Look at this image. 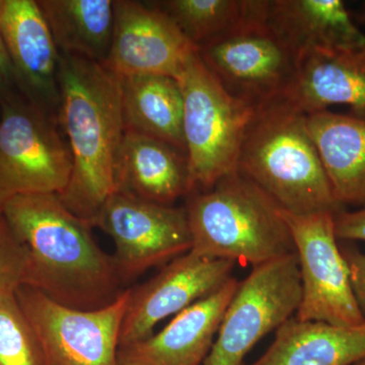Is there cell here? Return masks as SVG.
Returning a JSON list of instances; mask_svg holds the SVG:
<instances>
[{
    "mask_svg": "<svg viewBox=\"0 0 365 365\" xmlns=\"http://www.w3.org/2000/svg\"><path fill=\"white\" fill-rule=\"evenodd\" d=\"M93 227L101 228L114 242L113 259L124 284L192 249L186 209L120 192L108 199Z\"/></svg>",
    "mask_w": 365,
    "mask_h": 365,
    "instance_id": "11",
    "label": "cell"
},
{
    "mask_svg": "<svg viewBox=\"0 0 365 365\" xmlns=\"http://www.w3.org/2000/svg\"><path fill=\"white\" fill-rule=\"evenodd\" d=\"M352 365H365V357L364 359L359 360V361H357L356 364Z\"/></svg>",
    "mask_w": 365,
    "mask_h": 365,
    "instance_id": "30",
    "label": "cell"
},
{
    "mask_svg": "<svg viewBox=\"0 0 365 365\" xmlns=\"http://www.w3.org/2000/svg\"><path fill=\"white\" fill-rule=\"evenodd\" d=\"M355 21L357 23L362 24V25L365 26V2L362 4L361 9H360L359 16H356Z\"/></svg>",
    "mask_w": 365,
    "mask_h": 365,
    "instance_id": "29",
    "label": "cell"
},
{
    "mask_svg": "<svg viewBox=\"0 0 365 365\" xmlns=\"http://www.w3.org/2000/svg\"><path fill=\"white\" fill-rule=\"evenodd\" d=\"M237 173L287 212L337 215L345 210L334 196L307 115L283 98L255 110Z\"/></svg>",
    "mask_w": 365,
    "mask_h": 365,
    "instance_id": "3",
    "label": "cell"
},
{
    "mask_svg": "<svg viewBox=\"0 0 365 365\" xmlns=\"http://www.w3.org/2000/svg\"><path fill=\"white\" fill-rule=\"evenodd\" d=\"M59 121L72 158L60 200L93 227L116 193L115 172L125 134L121 78L103 64L60 54Z\"/></svg>",
    "mask_w": 365,
    "mask_h": 365,
    "instance_id": "2",
    "label": "cell"
},
{
    "mask_svg": "<svg viewBox=\"0 0 365 365\" xmlns=\"http://www.w3.org/2000/svg\"><path fill=\"white\" fill-rule=\"evenodd\" d=\"M60 54L104 64L111 49L115 0H40Z\"/></svg>",
    "mask_w": 365,
    "mask_h": 365,
    "instance_id": "22",
    "label": "cell"
},
{
    "mask_svg": "<svg viewBox=\"0 0 365 365\" xmlns=\"http://www.w3.org/2000/svg\"><path fill=\"white\" fill-rule=\"evenodd\" d=\"M151 4L199 48L260 14L264 0H163Z\"/></svg>",
    "mask_w": 365,
    "mask_h": 365,
    "instance_id": "23",
    "label": "cell"
},
{
    "mask_svg": "<svg viewBox=\"0 0 365 365\" xmlns=\"http://www.w3.org/2000/svg\"><path fill=\"white\" fill-rule=\"evenodd\" d=\"M282 211L299 260L302 294L295 318L341 328L364 325L349 268L335 234L334 213Z\"/></svg>",
    "mask_w": 365,
    "mask_h": 365,
    "instance_id": "9",
    "label": "cell"
},
{
    "mask_svg": "<svg viewBox=\"0 0 365 365\" xmlns=\"http://www.w3.org/2000/svg\"><path fill=\"white\" fill-rule=\"evenodd\" d=\"M239 283L230 277L220 289L176 314L160 332L120 347L119 364H202Z\"/></svg>",
    "mask_w": 365,
    "mask_h": 365,
    "instance_id": "15",
    "label": "cell"
},
{
    "mask_svg": "<svg viewBox=\"0 0 365 365\" xmlns=\"http://www.w3.org/2000/svg\"><path fill=\"white\" fill-rule=\"evenodd\" d=\"M177 81L184 103L182 131L191 193L206 191L237 173L245 132L256 109L228 95L198 51Z\"/></svg>",
    "mask_w": 365,
    "mask_h": 365,
    "instance_id": "5",
    "label": "cell"
},
{
    "mask_svg": "<svg viewBox=\"0 0 365 365\" xmlns=\"http://www.w3.org/2000/svg\"><path fill=\"white\" fill-rule=\"evenodd\" d=\"M283 100L309 115L335 105L365 117V48L309 53L299 60Z\"/></svg>",
    "mask_w": 365,
    "mask_h": 365,
    "instance_id": "18",
    "label": "cell"
},
{
    "mask_svg": "<svg viewBox=\"0 0 365 365\" xmlns=\"http://www.w3.org/2000/svg\"><path fill=\"white\" fill-rule=\"evenodd\" d=\"M302 294L297 253L253 267L240 281L201 365H242L262 338L297 314Z\"/></svg>",
    "mask_w": 365,
    "mask_h": 365,
    "instance_id": "8",
    "label": "cell"
},
{
    "mask_svg": "<svg viewBox=\"0 0 365 365\" xmlns=\"http://www.w3.org/2000/svg\"><path fill=\"white\" fill-rule=\"evenodd\" d=\"M338 241L365 242V208L342 210L334 216Z\"/></svg>",
    "mask_w": 365,
    "mask_h": 365,
    "instance_id": "27",
    "label": "cell"
},
{
    "mask_svg": "<svg viewBox=\"0 0 365 365\" xmlns=\"http://www.w3.org/2000/svg\"><path fill=\"white\" fill-rule=\"evenodd\" d=\"M71 170V150L51 113L20 91L0 97V212L16 197L60 195Z\"/></svg>",
    "mask_w": 365,
    "mask_h": 365,
    "instance_id": "6",
    "label": "cell"
},
{
    "mask_svg": "<svg viewBox=\"0 0 365 365\" xmlns=\"http://www.w3.org/2000/svg\"><path fill=\"white\" fill-rule=\"evenodd\" d=\"M265 21L299 60L317 51L365 48V33L342 0H266Z\"/></svg>",
    "mask_w": 365,
    "mask_h": 365,
    "instance_id": "16",
    "label": "cell"
},
{
    "mask_svg": "<svg viewBox=\"0 0 365 365\" xmlns=\"http://www.w3.org/2000/svg\"><path fill=\"white\" fill-rule=\"evenodd\" d=\"M16 91L20 90L16 72L0 35V97Z\"/></svg>",
    "mask_w": 365,
    "mask_h": 365,
    "instance_id": "28",
    "label": "cell"
},
{
    "mask_svg": "<svg viewBox=\"0 0 365 365\" xmlns=\"http://www.w3.org/2000/svg\"><path fill=\"white\" fill-rule=\"evenodd\" d=\"M2 215L28 256L26 287L71 309H102L123 294L113 256L98 246L91 225L57 194L19 196Z\"/></svg>",
    "mask_w": 365,
    "mask_h": 365,
    "instance_id": "1",
    "label": "cell"
},
{
    "mask_svg": "<svg viewBox=\"0 0 365 365\" xmlns=\"http://www.w3.org/2000/svg\"><path fill=\"white\" fill-rule=\"evenodd\" d=\"M115 184L120 193L173 205L191 193L186 153L160 139L125 131Z\"/></svg>",
    "mask_w": 365,
    "mask_h": 365,
    "instance_id": "17",
    "label": "cell"
},
{
    "mask_svg": "<svg viewBox=\"0 0 365 365\" xmlns=\"http://www.w3.org/2000/svg\"><path fill=\"white\" fill-rule=\"evenodd\" d=\"M185 209L193 253L253 267L295 253L279 206L237 173L190 193Z\"/></svg>",
    "mask_w": 365,
    "mask_h": 365,
    "instance_id": "4",
    "label": "cell"
},
{
    "mask_svg": "<svg viewBox=\"0 0 365 365\" xmlns=\"http://www.w3.org/2000/svg\"><path fill=\"white\" fill-rule=\"evenodd\" d=\"M28 256L0 212V292H16L26 284Z\"/></svg>",
    "mask_w": 365,
    "mask_h": 365,
    "instance_id": "25",
    "label": "cell"
},
{
    "mask_svg": "<svg viewBox=\"0 0 365 365\" xmlns=\"http://www.w3.org/2000/svg\"><path fill=\"white\" fill-rule=\"evenodd\" d=\"M129 294L127 287L110 306L83 311L57 304L26 285L16 292L49 365H120V333Z\"/></svg>",
    "mask_w": 365,
    "mask_h": 365,
    "instance_id": "10",
    "label": "cell"
},
{
    "mask_svg": "<svg viewBox=\"0 0 365 365\" xmlns=\"http://www.w3.org/2000/svg\"><path fill=\"white\" fill-rule=\"evenodd\" d=\"M0 365H49L16 292H0Z\"/></svg>",
    "mask_w": 365,
    "mask_h": 365,
    "instance_id": "24",
    "label": "cell"
},
{
    "mask_svg": "<svg viewBox=\"0 0 365 365\" xmlns=\"http://www.w3.org/2000/svg\"><path fill=\"white\" fill-rule=\"evenodd\" d=\"M0 35L21 93L49 113L59 108L60 53L38 1L0 0Z\"/></svg>",
    "mask_w": 365,
    "mask_h": 365,
    "instance_id": "14",
    "label": "cell"
},
{
    "mask_svg": "<svg viewBox=\"0 0 365 365\" xmlns=\"http://www.w3.org/2000/svg\"><path fill=\"white\" fill-rule=\"evenodd\" d=\"M307 119L336 200L365 208V117L325 110Z\"/></svg>",
    "mask_w": 365,
    "mask_h": 365,
    "instance_id": "19",
    "label": "cell"
},
{
    "mask_svg": "<svg viewBox=\"0 0 365 365\" xmlns=\"http://www.w3.org/2000/svg\"><path fill=\"white\" fill-rule=\"evenodd\" d=\"M340 247L349 268L353 292L365 319V253L351 245Z\"/></svg>",
    "mask_w": 365,
    "mask_h": 365,
    "instance_id": "26",
    "label": "cell"
},
{
    "mask_svg": "<svg viewBox=\"0 0 365 365\" xmlns=\"http://www.w3.org/2000/svg\"><path fill=\"white\" fill-rule=\"evenodd\" d=\"M120 78L125 131L160 139L186 153L184 103L177 79L157 74Z\"/></svg>",
    "mask_w": 365,
    "mask_h": 365,
    "instance_id": "21",
    "label": "cell"
},
{
    "mask_svg": "<svg viewBox=\"0 0 365 365\" xmlns=\"http://www.w3.org/2000/svg\"><path fill=\"white\" fill-rule=\"evenodd\" d=\"M235 264L190 251L163 265L146 282L129 287L119 348L146 339L163 319L220 289L232 277Z\"/></svg>",
    "mask_w": 365,
    "mask_h": 365,
    "instance_id": "12",
    "label": "cell"
},
{
    "mask_svg": "<svg viewBox=\"0 0 365 365\" xmlns=\"http://www.w3.org/2000/svg\"><path fill=\"white\" fill-rule=\"evenodd\" d=\"M365 357V324L341 328L292 317L276 330L275 340L252 365H352Z\"/></svg>",
    "mask_w": 365,
    "mask_h": 365,
    "instance_id": "20",
    "label": "cell"
},
{
    "mask_svg": "<svg viewBox=\"0 0 365 365\" xmlns=\"http://www.w3.org/2000/svg\"><path fill=\"white\" fill-rule=\"evenodd\" d=\"M266 0L256 16L198 48V54L228 95L258 109L284 97L299 58L265 21Z\"/></svg>",
    "mask_w": 365,
    "mask_h": 365,
    "instance_id": "7",
    "label": "cell"
},
{
    "mask_svg": "<svg viewBox=\"0 0 365 365\" xmlns=\"http://www.w3.org/2000/svg\"><path fill=\"white\" fill-rule=\"evenodd\" d=\"M198 51L167 14L151 4L115 0V25L106 68L118 76L157 74L177 79Z\"/></svg>",
    "mask_w": 365,
    "mask_h": 365,
    "instance_id": "13",
    "label": "cell"
}]
</instances>
